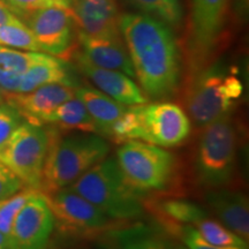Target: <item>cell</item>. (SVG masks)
Wrapping results in <instances>:
<instances>
[{"label": "cell", "instance_id": "cell-1", "mask_svg": "<svg viewBox=\"0 0 249 249\" xmlns=\"http://www.w3.org/2000/svg\"><path fill=\"white\" fill-rule=\"evenodd\" d=\"M119 29L140 88L149 101L174 97L181 89L183 59L173 30L138 12L121 14Z\"/></svg>", "mask_w": 249, "mask_h": 249}, {"label": "cell", "instance_id": "cell-2", "mask_svg": "<svg viewBox=\"0 0 249 249\" xmlns=\"http://www.w3.org/2000/svg\"><path fill=\"white\" fill-rule=\"evenodd\" d=\"M181 88L182 108L200 128L231 114L244 93V83L239 76L217 61L185 74Z\"/></svg>", "mask_w": 249, "mask_h": 249}, {"label": "cell", "instance_id": "cell-3", "mask_svg": "<svg viewBox=\"0 0 249 249\" xmlns=\"http://www.w3.org/2000/svg\"><path fill=\"white\" fill-rule=\"evenodd\" d=\"M191 132L192 121L181 107L169 101H154L128 107L107 138L123 143L141 141L173 148L182 144Z\"/></svg>", "mask_w": 249, "mask_h": 249}, {"label": "cell", "instance_id": "cell-4", "mask_svg": "<svg viewBox=\"0 0 249 249\" xmlns=\"http://www.w3.org/2000/svg\"><path fill=\"white\" fill-rule=\"evenodd\" d=\"M110 151V144L95 133L59 136L50 129V144L43 167L39 191L48 195L70 187L98 164Z\"/></svg>", "mask_w": 249, "mask_h": 249}, {"label": "cell", "instance_id": "cell-5", "mask_svg": "<svg viewBox=\"0 0 249 249\" xmlns=\"http://www.w3.org/2000/svg\"><path fill=\"white\" fill-rule=\"evenodd\" d=\"M68 188L114 222L138 219L144 210L143 196L127 183L116 158H104Z\"/></svg>", "mask_w": 249, "mask_h": 249}, {"label": "cell", "instance_id": "cell-6", "mask_svg": "<svg viewBox=\"0 0 249 249\" xmlns=\"http://www.w3.org/2000/svg\"><path fill=\"white\" fill-rule=\"evenodd\" d=\"M193 167L196 181L203 188H224L235 176L239 135L231 114L202 128Z\"/></svg>", "mask_w": 249, "mask_h": 249}, {"label": "cell", "instance_id": "cell-7", "mask_svg": "<svg viewBox=\"0 0 249 249\" xmlns=\"http://www.w3.org/2000/svg\"><path fill=\"white\" fill-rule=\"evenodd\" d=\"M230 0H191L181 48L186 74L214 61L226 39Z\"/></svg>", "mask_w": 249, "mask_h": 249}, {"label": "cell", "instance_id": "cell-8", "mask_svg": "<svg viewBox=\"0 0 249 249\" xmlns=\"http://www.w3.org/2000/svg\"><path fill=\"white\" fill-rule=\"evenodd\" d=\"M116 160L127 183L142 196L165 191L176 177V156L147 142H124Z\"/></svg>", "mask_w": 249, "mask_h": 249}, {"label": "cell", "instance_id": "cell-9", "mask_svg": "<svg viewBox=\"0 0 249 249\" xmlns=\"http://www.w3.org/2000/svg\"><path fill=\"white\" fill-rule=\"evenodd\" d=\"M49 144L50 129L26 120L0 145V161L27 187L39 191Z\"/></svg>", "mask_w": 249, "mask_h": 249}, {"label": "cell", "instance_id": "cell-10", "mask_svg": "<svg viewBox=\"0 0 249 249\" xmlns=\"http://www.w3.org/2000/svg\"><path fill=\"white\" fill-rule=\"evenodd\" d=\"M45 197L53 213L54 224L68 234L90 235L105 233L114 222L68 187L45 195Z\"/></svg>", "mask_w": 249, "mask_h": 249}, {"label": "cell", "instance_id": "cell-11", "mask_svg": "<svg viewBox=\"0 0 249 249\" xmlns=\"http://www.w3.org/2000/svg\"><path fill=\"white\" fill-rule=\"evenodd\" d=\"M29 28L40 51L65 59L76 43L77 28L70 8L48 7L18 17Z\"/></svg>", "mask_w": 249, "mask_h": 249}, {"label": "cell", "instance_id": "cell-12", "mask_svg": "<svg viewBox=\"0 0 249 249\" xmlns=\"http://www.w3.org/2000/svg\"><path fill=\"white\" fill-rule=\"evenodd\" d=\"M54 225L45 195L37 191L15 218L12 232L13 249H46Z\"/></svg>", "mask_w": 249, "mask_h": 249}, {"label": "cell", "instance_id": "cell-13", "mask_svg": "<svg viewBox=\"0 0 249 249\" xmlns=\"http://www.w3.org/2000/svg\"><path fill=\"white\" fill-rule=\"evenodd\" d=\"M71 58L74 59L75 67L80 73L86 76L99 91L113 98L114 101L127 107L141 105L149 102V98L138 83L134 82L133 77L126 75L123 71L96 66L81 53L80 50L74 51Z\"/></svg>", "mask_w": 249, "mask_h": 249}, {"label": "cell", "instance_id": "cell-14", "mask_svg": "<svg viewBox=\"0 0 249 249\" xmlns=\"http://www.w3.org/2000/svg\"><path fill=\"white\" fill-rule=\"evenodd\" d=\"M75 87L51 83L26 93H5L4 101L17 108L27 121L40 124L62 103L75 96Z\"/></svg>", "mask_w": 249, "mask_h": 249}, {"label": "cell", "instance_id": "cell-15", "mask_svg": "<svg viewBox=\"0 0 249 249\" xmlns=\"http://www.w3.org/2000/svg\"><path fill=\"white\" fill-rule=\"evenodd\" d=\"M70 9L81 33L96 37H121L118 0H73Z\"/></svg>", "mask_w": 249, "mask_h": 249}, {"label": "cell", "instance_id": "cell-16", "mask_svg": "<svg viewBox=\"0 0 249 249\" xmlns=\"http://www.w3.org/2000/svg\"><path fill=\"white\" fill-rule=\"evenodd\" d=\"M205 202L217 220L248 242L249 203L244 193L226 187L209 189L205 193Z\"/></svg>", "mask_w": 249, "mask_h": 249}, {"label": "cell", "instance_id": "cell-17", "mask_svg": "<svg viewBox=\"0 0 249 249\" xmlns=\"http://www.w3.org/2000/svg\"><path fill=\"white\" fill-rule=\"evenodd\" d=\"M76 43L80 51L91 64L107 70L119 71L135 77L133 65L123 37L89 36L77 30Z\"/></svg>", "mask_w": 249, "mask_h": 249}, {"label": "cell", "instance_id": "cell-18", "mask_svg": "<svg viewBox=\"0 0 249 249\" xmlns=\"http://www.w3.org/2000/svg\"><path fill=\"white\" fill-rule=\"evenodd\" d=\"M51 83H62L75 88L80 87L76 74L65 59L43 53L35 64L28 68L15 93L30 92L38 87Z\"/></svg>", "mask_w": 249, "mask_h": 249}, {"label": "cell", "instance_id": "cell-19", "mask_svg": "<svg viewBox=\"0 0 249 249\" xmlns=\"http://www.w3.org/2000/svg\"><path fill=\"white\" fill-rule=\"evenodd\" d=\"M103 238V249H171L172 242L161 230L148 224H134L110 230Z\"/></svg>", "mask_w": 249, "mask_h": 249}, {"label": "cell", "instance_id": "cell-20", "mask_svg": "<svg viewBox=\"0 0 249 249\" xmlns=\"http://www.w3.org/2000/svg\"><path fill=\"white\" fill-rule=\"evenodd\" d=\"M75 96L82 102L97 128V134L107 136L114 124L124 116L128 107L114 101L92 87H77Z\"/></svg>", "mask_w": 249, "mask_h": 249}, {"label": "cell", "instance_id": "cell-21", "mask_svg": "<svg viewBox=\"0 0 249 249\" xmlns=\"http://www.w3.org/2000/svg\"><path fill=\"white\" fill-rule=\"evenodd\" d=\"M43 53L0 46V90L4 93L17 92L28 68Z\"/></svg>", "mask_w": 249, "mask_h": 249}, {"label": "cell", "instance_id": "cell-22", "mask_svg": "<svg viewBox=\"0 0 249 249\" xmlns=\"http://www.w3.org/2000/svg\"><path fill=\"white\" fill-rule=\"evenodd\" d=\"M42 124H52L62 129L97 134L95 123L76 96L62 103L60 107L43 119Z\"/></svg>", "mask_w": 249, "mask_h": 249}, {"label": "cell", "instance_id": "cell-23", "mask_svg": "<svg viewBox=\"0 0 249 249\" xmlns=\"http://www.w3.org/2000/svg\"><path fill=\"white\" fill-rule=\"evenodd\" d=\"M158 216L161 222L167 225H191L194 226L198 220L207 216V211L203 208L187 200H170L160 201L156 204Z\"/></svg>", "mask_w": 249, "mask_h": 249}, {"label": "cell", "instance_id": "cell-24", "mask_svg": "<svg viewBox=\"0 0 249 249\" xmlns=\"http://www.w3.org/2000/svg\"><path fill=\"white\" fill-rule=\"evenodd\" d=\"M130 6L138 9V13L148 15L169 26L178 29L183 21L181 0H126Z\"/></svg>", "mask_w": 249, "mask_h": 249}, {"label": "cell", "instance_id": "cell-25", "mask_svg": "<svg viewBox=\"0 0 249 249\" xmlns=\"http://www.w3.org/2000/svg\"><path fill=\"white\" fill-rule=\"evenodd\" d=\"M193 227L205 241L216 247L225 249H248L247 241L213 218L205 216Z\"/></svg>", "mask_w": 249, "mask_h": 249}, {"label": "cell", "instance_id": "cell-26", "mask_svg": "<svg viewBox=\"0 0 249 249\" xmlns=\"http://www.w3.org/2000/svg\"><path fill=\"white\" fill-rule=\"evenodd\" d=\"M0 46L21 51L42 52L31 30L18 17L0 27Z\"/></svg>", "mask_w": 249, "mask_h": 249}, {"label": "cell", "instance_id": "cell-27", "mask_svg": "<svg viewBox=\"0 0 249 249\" xmlns=\"http://www.w3.org/2000/svg\"><path fill=\"white\" fill-rule=\"evenodd\" d=\"M37 191L38 189L26 187L22 191L18 192L17 194L0 201V233L5 236L11 249H13V246H12V232H13L15 218H17L18 211L22 209L23 205L26 204V202Z\"/></svg>", "mask_w": 249, "mask_h": 249}, {"label": "cell", "instance_id": "cell-28", "mask_svg": "<svg viewBox=\"0 0 249 249\" xmlns=\"http://www.w3.org/2000/svg\"><path fill=\"white\" fill-rule=\"evenodd\" d=\"M17 17L38 11L48 7H66L71 8L73 0H2Z\"/></svg>", "mask_w": 249, "mask_h": 249}, {"label": "cell", "instance_id": "cell-29", "mask_svg": "<svg viewBox=\"0 0 249 249\" xmlns=\"http://www.w3.org/2000/svg\"><path fill=\"white\" fill-rule=\"evenodd\" d=\"M23 121L24 118L17 108L7 103H0V145L7 141Z\"/></svg>", "mask_w": 249, "mask_h": 249}, {"label": "cell", "instance_id": "cell-30", "mask_svg": "<svg viewBox=\"0 0 249 249\" xmlns=\"http://www.w3.org/2000/svg\"><path fill=\"white\" fill-rule=\"evenodd\" d=\"M166 230L171 234H178L187 249H225L205 241L191 225H167Z\"/></svg>", "mask_w": 249, "mask_h": 249}, {"label": "cell", "instance_id": "cell-31", "mask_svg": "<svg viewBox=\"0 0 249 249\" xmlns=\"http://www.w3.org/2000/svg\"><path fill=\"white\" fill-rule=\"evenodd\" d=\"M26 187L13 171L0 161V201L17 194Z\"/></svg>", "mask_w": 249, "mask_h": 249}, {"label": "cell", "instance_id": "cell-32", "mask_svg": "<svg viewBox=\"0 0 249 249\" xmlns=\"http://www.w3.org/2000/svg\"><path fill=\"white\" fill-rule=\"evenodd\" d=\"M17 18L14 12L12 11L2 0H0V27H1L2 24L7 23L8 21H11L12 18Z\"/></svg>", "mask_w": 249, "mask_h": 249}, {"label": "cell", "instance_id": "cell-33", "mask_svg": "<svg viewBox=\"0 0 249 249\" xmlns=\"http://www.w3.org/2000/svg\"><path fill=\"white\" fill-rule=\"evenodd\" d=\"M0 249H11L7 240H6V238L1 233H0Z\"/></svg>", "mask_w": 249, "mask_h": 249}, {"label": "cell", "instance_id": "cell-34", "mask_svg": "<svg viewBox=\"0 0 249 249\" xmlns=\"http://www.w3.org/2000/svg\"><path fill=\"white\" fill-rule=\"evenodd\" d=\"M4 96H5V93L0 90V103H4Z\"/></svg>", "mask_w": 249, "mask_h": 249}, {"label": "cell", "instance_id": "cell-35", "mask_svg": "<svg viewBox=\"0 0 249 249\" xmlns=\"http://www.w3.org/2000/svg\"><path fill=\"white\" fill-rule=\"evenodd\" d=\"M171 249H187L186 247H172Z\"/></svg>", "mask_w": 249, "mask_h": 249}]
</instances>
